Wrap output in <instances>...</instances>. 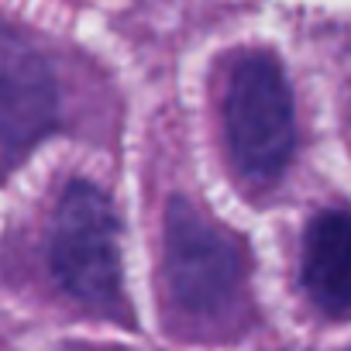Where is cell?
<instances>
[{
  "instance_id": "obj_3",
  "label": "cell",
  "mask_w": 351,
  "mask_h": 351,
  "mask_svg": "<svg viewBox=\"0 0 351 351\" xmlns=\"http://www.w3.org/2000/svg\"><path fill=\"white\" fill-rule=\"evenodd\" d=\"M224 134L241 180L269 186L296 152V110L289 80L272 52L234 62L224 90Z\"/></svg>"
},
{
  "instance_id": "obj_5",
  "label": "cell",
  "mask_w": 351,
  "mask_h": 351,
  "mask_svg": "<svg viewBox=\"0 0 351 351\" xmlns=\"http://www.w3.org/2000/svg\"><path fill=\"white\" fill-rule=\"evenodd\" d=\"M300 276L310 303L330 320H351V214L324 210L306 224Z\"/></svg>"
},
{
  "instance_id": "obj_2",
  "label": "cell",
  "mask_w": 351,
  "mask_h": 351,
  "mask_svg": "<svg viewBox=\"0 0 351 351\" xmlns=\"http://www.w3.org/2000/svg\"><path fill=\"white\" fill-rule=\"evenodd\" d=\"M49 265L56 282L90 313L124 317L121 228L110 200L86 180H73L49 224Z\"/></svg>"
},
{
  "instance_id": "obj_4",
  "label": "cell",
  "mask_w": 351,
  "mask_h": 351,
  "mask_svg": "<svg viewBox=\"0 0 351 351\" xmlns=\"http://www.w3.org/2000/svg\"><path fill=\"white\" fill-rule=\"evenodd\" d=\"M59 124V86L49 59L0 21V152L18 158Z\"/></svg>"
},
{
  "instance_id": "obj_1",
  "label": "cell",
  "mask_w": 351,
  "mask_h": 351,
  "mask_svg": "<svg viewBox=\"0 0 351 351\" xmlns=\"http://www.w3.org/2000/svg\"><path fill=\"white\" fill-rule=\"evenodd\" d=\"M162 289L172 317L197 337L241 327L248 310V258L241 241L200 207L172 200L162 234Z\"/></svg>"
}]
</instances>
